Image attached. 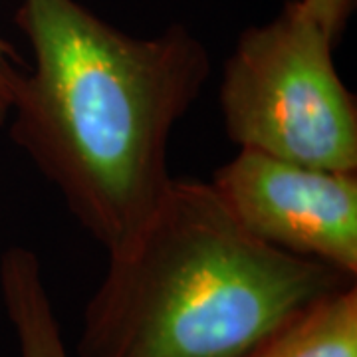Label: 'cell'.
I'll return each mask as SVG.
<instances>
[{
  "instance_id": "6da1fadb",
  "label": "cell",
  "mask_w": 357,
  "mask_h": 357,
  "mask_svg": "<svg viewBox=\"0 0 357 357\" xmlns=\"http://www.w3.org/2000/svg\"><path fill=\"white\" fill-rule=\"evenodd\" d=\"M32 70L14 88L10 137L112 250L161 201L171 133L201 96L211 56L185 24L139 38L77 0H22Z\"/></svg>"
},
{
  "instance_id": "52a82bcc",
  "label": "cell",
  "mask_w": 357,
  "mask_h": 357,
  "mask_svg": "<svg viewBox=\"0 0 357 357\" xmlns=\"http://www.w3.org/2000/svg\"><path fill=\"white\" fill-rule=\"evenodd\" d=\"M356 2L357 0H298L302 10L310 18H314L332 36L335 44L344 34Z\"/></svg>"
},
{
  "instance_id": "3957f363",
  "label": "cell",
  "mask_w": 357,
  "mask_h": 357,
  "mask_svg": "<svg viewBox=\"0 0 357 357\" xmlns=\"http://www.w3.org/2000/svg\"><path fill=\"white\" fill-rule=\"evenodd\" d=\"M333 48L298 0L246 28L218 86L227 137L238 149L357 173V102L337 74Z\"/></svg>"
},
{
  "instance_id": "5b68a950",
  "label": "cell",
  "mask_w": 357,
  "mask_h": 357,
  "mask_svg": "<svg viewBox=\"0 0 357 357\" xmlns=\"http://www.w3.org/2000/svg\"><path fill=\"white\" fill-rule=\"evenodd\" d=\"M0 296L20 357H70L34 250L10 246L2 252Z\"/></svg>"
},
{
  "instance_id": "ba28073f",
  "label": "cell",
  "mask_w": 357,
  "mask_h": 357,
  "mask_svg": "<svg viewBox=\"0 0 357 357\" xmlns=\"http://www.w3.org/2000/svg\"><path fill=\"white\" fill-rule=\"evenodd\" d=\"M18 64L20 60L13 50V46L4 38H0V126L8 119L14 88L22 74Z\"/></svg>"
},
{
  "instance_id": "7a4b0ae2",
  "label": "cell",
  "mask_w": 357,
  "mask_h": 357,
  "mask_svg": "<svg viewBox=\"0 0 357 357\" xmlns=\"http://www.w3.org/2000/svg\"><path fill=\"white\" fill-rule=\"evenodd\" d=\"M356 284L244 230L211 183L171 178L84 310L79 357H246L321 296Z\"/></svg>"
},
{
  "instance_id": "8992f818",
  "label": "cell",
  "mask_w": 357,
  "mask_h": 357,
  "mask_svg": "<svg viewBox=\"0 0 357 357\" xmlns=\"http://www.w3.org/2000/svg\"><path fill=\"white\" fill-rule=\"evenodd\" d=\"M246 357H357V286L318 298Z\"/></svg>"
},
{
  "instance_id": "277c9868",
  "label": "cell",
  "mask_w": 357,
  "mask_h": 357,
  "mask_svg": "<svg viewBox=\"0 0 357 357\" xmlns=\"http://www.w3.org/2000/svg\"><path fill=\"white\" fill-rule=\"evenodd\" d=\"M211 187L255 238L357 278V173L238 149Z\"/></svg>"
}]
</instances>
